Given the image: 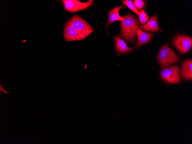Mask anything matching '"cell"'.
Segmentation results:
<instances>
[{
  "label": "cell",
  "mask_w": 192,
  "mask_h": 144,
  "mask_svg": "<svg viewBox=\"0 0 192 144\" xmlns=\"http://www.w3.org/2000/svg\"><path fill=\"white\" fill-rule=\"evenodd\" d=\"M123 17V21H120L121 30L119 36L128 43L133 44L136 40L139 22L136 16L130 13H127Z\"/></svg>",
  "instance_id": "6da1fadb"
},
{
  "label": "cell",
  "mask_w": 192,
  "mask_h": 144,
  "mask_svg": "<svg viewBox=\"0 0 192 144\" xmlns=\"http://www.w3.org/2000/svg\"><path fill=\"white\" fill-rule=\"evenodd\" d=\"M181 74L182 78L185 80H191L192 79V61L187 59L182 62Z\"/></svg>",
  "instance_id": "8fae6325"
},
{
  "label": "cell",
  "mask_w": 192,
  "mask_h": 144,
  "mask_svg": "<svg viewBox=\"0 0 192 144\" xmlns=\"http://www.w3.org/2000/svg\"><path fill=\"white\" fill-rule=\"evenodd\" d=\"M172 45L179 53L185 54L188 52L192 47V38L183 34L177 35L173 39Z\"/></svg>",
  "instance_id": "5b68a950"
},
{
  "label": "cell",
  "mask_w": 192,
  "mask_h": 144,
  "mask_svg": "<svg viewBox=\"0 0 192 144\" xmlns=\"http://www.w3.org/2000/svg\"><path fill=\"white\" fill-rule=\"evenodd\" d=\"M157 59L162 70L172 67L179 62L181 60L180 57L169 47L168 43L160 48L158 54Z\"/></svg>",
  "instance_id": "7a4b0ae2"
},
{
  "label": "cell",
  "mask_w": 192,
  "mask_h": 144,
  "mask_svg": "<svg viewBox=\"0 0 192 144\" xmlns=\"http://www.w3.org/2000/svg\"><path fill=\"white\" fill-rule=\"evenodd\" d=\"M114 49L117 56L128 55L133 51V47H128L126 43L117 34L113 37Z\"/></svg>",
  "instance_id": "52a82bcc"
},
{
  "label": "cell",
  "mask_w": 192,
  "mask_h": 144,
  "mask_svg": "<svg viewBox=\"0 0 192 144\" xmlns=\"http://www.w3.org/2000/svg\"><path fill=\"white\" fill-rule=\"evenodd\" d=\"M180 66H173L162 70L160 72L161 78L167 83L171 84L179 83L181 82Z\"/></svg>",
  "instance_id": "277c9868"
},
{
  "label": "cell",
  "mask_w": 192,
  "mask_h": 144,
  "mask_svg": "<svg viewBox=\"0 0 192 144\" xmlns=\"http://www.w3.org/2000/svg\"><path fill=\"white\" fill-rule=\"evenodd\" d=\"M63 34L64 40L66 41L81 40L86 38L67 23L64 26Z\"/></svg>",
  "instance_id": "ba28073f"
},
{
  "label": "cell",
  "mask_w": 192,
  "mask_h": 144,
  "mask_svg": "<svg viewBox=\"0 0 192 144\" xmlns=\"http://www.w3.org/2000/svg\"><path fill=\"white\" fill-rule=\"evenodd\" d=\"M121 1L123 4L126 5L130 9L135 13L138 16H139V11L135 7L131 0H121Z\"/></svg>",
  "instance_id": "4fadbf2b"
},
{
  "label": "cell",
  "mask_w": 192,
  "mask_h": 144,
  "mask_svg": "<svg viewBox=\"0 0 192 144\" xmlns=\"http://www.w3.org/2000/svg\"><path fill=\"white\" fill-rule=\"evenodd\" d=\"M136 8L140 10L144 8L146 5L145 2L143 0H135L133 2Z\"/></svg>",
  "instance_id": "9a60e30c"
},
{
  "label": "cell",
  "mask_w": 192,
  "mask_h": 144,
  "mask_svg": "<svg viewBox=\"0 0 192 144\" xmlns=\"http://www.w3.org/2000/svg\"><path fill=\"white\" fill-rule=\"evenodd\" d=\"M62 2L65 10L70 13H74L87 9L95 4V1L89 0L81 2L76 0H64Z\"/></svg>",
  "instance_id": "8992f818"
},
{
  "label": "cell",
  "mask_w": 192,
  "mask_h": 144,
  "mask_svg": "<svg viewBox=\"0 0 192 144\" xmlns=\"http://www.w3.org/2000/svg\"><path fill=\"white\" fill-rule=\"evenodd\" d=\"M154 34L143 31L139 27L137 30V35L138 41L134 46V49H138L141 46L150 42Z\"/></svg>",
  "instance_id": "9c48e42d"
},
{
  "label": "cell",
  "mask_w": 192,
  "mask_h": 144,
  "mask_svg": "<svg viewBox=\"0 0 192 144\" xmlns=\"http://www.w3.org/2000/svg\"><path fill=\"white\" fill-rule=\"evenodd\" d=\"M140 28L145 32H158L160 28L157 16L155 15L152 16L145 24L143 25L141 24Z\"/></svg>",
  "instance_id": "7c38bea8"
},
{
  "label": "cell",
  "mask_w": 192,
  "mask_h": 144,
  "mask_svg": "<svg viewBox=\"0 0 192 144\" xmlns=\"http://www.w3.org/2000/svg\"><path fill=\"white\" fill-rule=\"evenodd\" d=\"M0 91H2L4 93H5L6 95H7V92L5 90V89H4L3 87L1 85V83H0Z\"/></svg>",
  "instance_id": "2e32d148"
},
{
  "label": "cell",
  "mask_w": 192,
  "mask_h": 144,
  "mask_svg": "<svg viewBox=\"0 0 192 144\" xmlns=\"http://www.w3.org/2000/svg\"><path fill=\"white\" fill-rule=\"evenodd\" d=\"M86 37L94 31V30L85 20L76 14L66 23Z\"/></svg>",
  "instance_id": "3957f363"
},
{
  "label": "cell",
  "mask_w": 192,
  "mask_h": 144,
  "mask_svg": "<svg viewBox=\"0 0 192 144\" xmlns=\"http://www.w3.org/2000/svg\"><path fill=\"white\" fill-rule=\"evenodd\" d=\"M139 13V16L140 23L141 24L143 25L147 21L149 17L147 15L146 11L143 9L141 10Z\"/></svg>",
  "instance_id": "5bb4252c"
},
{
  "label": "cell",
  "mask_w": 192,
  "mask_h": 144,
  "mask_svg": "<svg viewBox=\"0 0 192 144\" xmlns=\"http://www.w3.org/2000/svg\"><path fill=\"white\" fill-rule=\"evenodd\" d=\"M126 8L124 5L114 7L108 11L109 18L107 22L105 23L106 25L105 30L107 31L109 25L117 20L122 21L124 20L123 17L121 16L119 14V11L121 9Z\"/></svg>",
  "instance_id": "30bf717a"
}]
</instances>
